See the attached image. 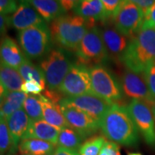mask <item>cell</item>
Wrapping results in <instances>:
<instances>
[{"mask_svg":"<svg viewBox=\"0 0 155 155\" xmlns=\"http://www.w3.org/2000/svg\"><path fill=\"white\" fill-rule=\"evenodd\" d=\"M18 147L15 145L5 118H0V152L1 155H14Z\"/></svg>","mask_w":155,"mask_h":155,"instance_id":"obj_26","label":"cell"},{"mask_svg":"<svg viewBox=\"0 0 155 155\" xmlns=\"http://www.w3.org/2000/svg\"><path fill=\"white\" fill-rule=\"evenodd\" d=\"M99 30L108 57L121 62L122 55L128 47L130 39L116 30L114 23L110 25L106 21Z\"/></svg>","mask_w":155,"mask_h":155,"instance_id":"obj_14","label":"cell"},{"mask_svg":"<svg viewBox=\"0 0 155 155\" xmlns=\"http://www.w3.org/2000/svg\"><path fill=\"white\" fill-rule=\"evenodd\" d=\"M69 127L85 139L94 135L100 129V121L84 111L68 106H61Z\"/></svg>","mask_w":155,"mask_h":155,"instance_id":"obj_13","label":"cell"},{"mask_svg":"<svg viewBox=\"0 0 155 155\" xmlns=\"http://www.w3.org/2000/svg\"><path fill=\"white\" fill-rule=\"evenodd\" d=\"M125 1L129 2L137 5L141 9H142L144 12H146L155 3V0H125Z\"/></svg>","mask_w":155,"mask_h":155,"instance_id":"obj_35","label":"cell"},{"mask_svg":"<svg viewBox=\"0 0 155 155\" xmlns=\"http://www.w3.org/2000/svg\"><path fill=\"white\" fill-rule=\"evenodd\" d=\"M61 106L73 107L84 111L100 121L114 104L106 101L94 94L64 98L58 103Z\"/></svg>","mask_w":155,"mask_h":155,"instance_id":"obj_11","label":"cell"},{"mask_svg":"<svg viewBox=\"0 0 155 155\" xmlns=\"http://www.w3.org/2000/svg\"><path fill=\"white\" fill-rule=\"evenodd\" d=\"M90 71L92 94L111 104L121 99L123 91L121 83L108 69L103 65H96L90 68Z\"/></svg>","mask_w":155,"mask_h":155,"instance_id":"obj_7","label":"cell"},{"mask_svg":"<svg viewBox=\"0 0 155 155\" xmlns=\"http://www.w3.org/2000/svg\"><path fill=\"white\" fill-rule=\"evenodd\" d=\"M45 22L32 6L25 1H19L16 11L10 16V25L17 30H23Z\"/></svg>","mask_w":155,"mask_h":155,"instance_id":"obj_15","label":"cell"},{"mask_svg":"<svg viewBox=\"0 0 155 155\" xmlns=\"http://www.w3.org/2000/svg\"><path fill=\"white\" fill-rule=\"evenodd\" d=\"M28 94L22 91L8 92L1 96V116L7 119L23 107Z\"/></svg>","mask_w":155,"mask_h":155,"instance_id":"obj_24","label":"cell"},{"mask_svg":"<svg viewBox=\"0 0 155 155\" xmlns=\"http://www.w3.org/2000/svg\"><path fill=\"white\" fill-rule=\"evenodd\" d=\"M142 27L155 28V3L145 12L144 21Z\"/></svg>","mask_w":155,"mask_h":155,"instance_id":"obj_34","label":"cell"},{"mask_svg":"<svg viewBox=\"0 0 155 155\" xmlns=\"http://www.w3.org/2000/svg\"><path fill=\"white\" fill-rule=\"evenodd\" d=\"M94 23L78 15H63L50 24L53 42L65 50H75Z\"/></svg>","mask_w":155,"mask_h":155,"instance_id":"obj_3","label":"cell"},{"mask_svg":"<svg viewBox=\"0 0 155 155\" xmlns=\"http://www.w3.org/2000/svg\"><path fill=\"white\" fill-rule=\"evenodd\" d=\"M1 96L8 92L21 91L25 81L18 69L1 63L0 68Z\"/></svg>","mask_w":155,"mask_h":155,"instance_id":"obj_20","label":"cell"},{"mask_svg":"<svg viewBox=\"0 0 155 155\" xmlns=\"http://www.w3.org/2000/svg\"><path fill=\"white\" fill-rule=\"evenodd\" d=\"M105 137L101 135L90 137L83 143L78 153L80 155H98L107 141Z\"/></svg>","mask_w":155,"mask_h":155,"instance_id":"obj_29","label":"cell"},{"mask_svg":"<svg viewBox=\"0 0 155 155\" xmlns=\"http://www.w3.org/2000/svg\"><path fill=\"white\" fill-rule=\"evenodd\" d=\"M23 108L28 114L30 122L43 119L42 105L40 103V95L29 94L25 99Z\"/></svg>","mask_w":155,"mask_h":155,"instance_id":"obj_28","label":"cell"},{"mask_svg":"<svg viewBox=\"0 0 155 155\" xmlns=\"http://www.w3.org/2000/svg\"><path fill=\"white\" fill-rule=\"evenodd\" d=\"M127 108L139 133L146 144L155 150V121L152 107L141 101L131 100Z\"/></svg>","mask_w":155,"mask_h":155,"instance_id":"obj_10","label":"cell"},{"mask_svg":"<svg viewBox=\"0 0 155 155\" xmlns=\"http://www.w3.org/2000/svg\"><path fill=\"white\" fill-rule=\"evenodd\" d=\"M84 140L85 139L77 131L71 127H67L60 131L57 145L78 152Z\"/></svg>","mask_w":155,"mask_h":155,"instance_id":"obj_25","label":"cell"},{"mask_svg":"<svg viewBox=\"0 0 155 155\" xmlns=\"http://www.w3.org/2000/svg\"><path fill=\"white\" fill-rule=\"evenodd\" d=\"M40 99L45 121L60 130L70 127L59 104L53 102L44 95L40 94Z\"/></svg>","mask_w":155,"mask_h":155,"instance_id":"obj_19","label":"cell"},{"mask_svg":"<svg viewBox=\"0 0 155 155\" xmlns=\"http://www.w3.org/2000/svg\"><path fill=\"white\" fill-rule=\"evenodd\" d=\"M73 10L75 15L84 17L94 25L96 22H104L108 19L101 0H80Z\"/></svg>","mask_w":155,"mask_h":155,"instance_id":"obj_17","label":"cell"},{"mask_svg":"<svg viewBox=\"0 0 155 155\" xmlns=\"http://www.w3.org/2000/svg\"><path fill=\"white\" fill-rule=\"evenodd\" d=\"M55 146L56 145L46 141L28 139L20 141L18 150L22 154L50 155L55 150Z\"/></svg>","mask_w":155,"mask_h":155,"instance_id":"obj_23","label":"cell"},{"mask_svg":"<svg viewBox=\"0 0 155 155\" xmlns=\"http://www.w3.org/2000/svg\"><path fill=\"white\" fill-rule=\"evenodd\" d=\"M17 39L25 55L30 60L43 58L52 50L53 40L45 22L19 31Z\"/></svg>","mask_w":155,"mask_h":155,"instance_id":"obj_4","label":"cell"},{"mask_svg":"<svg viewBox=\"0 0 155 155\" xmlns=\"http://www.w3.org/2000/svg\"><path fill=\"white\" fill-rule=\"evenodd\" d=\"M6 120L15 144L18 147L22 137L30 124V120L23 108L17 110Z\"/></svg>","mask_w":155,"mask_h":155,"instance_id":"obj_22","label":"cell"},{"mask_svg":"<svg viewBox=\"0 0 155 155\" xmlns=\"http://www.w3.org/2000/svg\"><path fill=\"white\" fill-rule=\"evenodd\" d=\"M105 9L107 19H114L125 0H101Z\"/></svg>","mask_w":155,"mask_h":155,"instance_id":"obj_30","label":"cell"},{"mask_svg":"<svg viewBox=\"0 0 155 155\" xmlns=\"http://www.w3.org/2000/svg\"><path fill=\"white\" fill-rule=\"evenodd\" d=\"M105 145L109 151L111 155H121L119 144L111 141H106Z\"/></svg>","mask_w":155,"mask_h":155,"instance_id":"obj_39","label":"cell"},{"mask_svg":"<svg viewBox=\"0 0 155 155\" xmlns=\"http://www.w3.org/2000/svg\"><path fill=\"white\" fill-rule=\"evenodd\" d=\"M58 91L68 97L92 94L90 68L80 63L73 64Z\"/></svg>","mask_w":155,"mask_h":155,"instance_id":"obj_9","label":"cell"},{"mask_svg":"<svg viewBox=\"0 0 155 155\" xmlns=\"http://www.w3.org/2000/svg\"><path fill=\"white\" fill-rule=\"evenodd\" d=\"M123 94L131 100H139L147 103L151 107L155 101L150 94L143 73H137L127 70L121 80Z\"/></svg>","mask_w":155,"mask_h":155,"instance_id":"obj_12","label":"cell"},{"mask_svg":"<svg viewBox=\"0 0 155 155\" xmlns=\"http://www.w3.org/2000/svg\"><path fill=\"white\" fill-rule=\"evenodd\" d=\"M65 12L74 9L80 0H58Z\"/></svg>","mask_w":155,"mask_h":155,"instance_id":"obj_37","label":"cell"},{"mask_svg":"<svg viewBox=\"0 0 155 155\" xmlns=\"http://www.w3.org/2000/svg\"><path fill=\"white\" fill-rule=\"evenodd\" d=\"M18 7L16 0H0V12L1 14L8 15L14 13Z\"/></svg>","mask_w":155,"mask_h":155,"instance_id":"obj_33","label":"cell"},{"mask_svg":"<svg viewBox=\"0 0 155 155\" xmlns=\"http://www.w3.org/2000/svg\"><path fill=\"white\" fill-rule=\"evenodd\" d=\"M145 12L134 4L125 1L113 19V23L121 34L129 39L140 32L144 24Z\"/></svg>","mask_w":155,"mask_h":155,"instance_id":"obj_8","label":"cell"},{"mask_svg":"<svg viewBox=\"0 0 155 155\" xmlns=\"http://www.w3.org/2000/svg\"><path fill=\"white\" fill-rule=\"evenodd\" d=\"M72 65L68 52L61 48L52 49L42 58L40 68L48 90H58Z\"/></svg>","mask_w":155,"mask_h":155,"instance_id":"obj_5","label":"cell"},{"mask_svg":"<svg viewBox=\"0 0 155 155\" xmlns=\"http://www.w3.org/2000/svg\"><path fill=\"white\" fill-rule=\"evenodd\" d=\"M143 74L150 94L155 99V64L151 65Z\"/></svg>","mask_w":155,"mask_h":155,"instance_id":"obj_32","label":"cell"},{"mask_svg":"<svg viewBox=\"0 0 155 155\" xmlns=\"http://www.w3.org/2000/svg\"><path fill=\"white\" fill-rule=\"evenodd\" d=\"M122 62L128 69L144 73L155 64V28L142 27L140 32L130 39Z\"/></svg>","mask_w":155,"mask_h":155,"instance_id":"obj_2","label":"cell"},{"mask_svg":"<svg viewBox=\"0 0 155 155\" xmlns=\"http://www.w3.org/2000/svg\"><path fill=\"white\" fill-rule=\"evenodd\" d=\"M60 129L48 124L45 120L30 122L28 130L22 137V140L36 139L48 141L57 145ZM21 140V141H22Z\"/></svg>","mask_w":155,"mask_h":155,"instance_id":"obj_16","label":"cell"},{"mask_svg":"<svg viewBox=\"0 0 155 155\" xmlns=\"http://www.w3.org/2000/svg\"><path fill=\"white\" fill-rule=\"evenodd\" d=\"M50 155H80L76 151L68 150L62 147H58Z\"/></svg>","mask_w":155,"mask_h":155,"instance_id":"obj_38","label":"cell"},{"mask_svg":"<svg viewBox=\"0 0 155 155\" xmlns=\"http://www.w3.org/2000/svg\"><path fill=\"white\" fill-rule=\"evenodd\" d=\"M18 71L25 81H36L45 88L46 83L40 66L35 65L27 57L23 63L19 68Z\"/></svg>","mask_w":155,"mask_h":155,"instance_id":"obj_27","label":"cell"},{"mask_svg":"<svg viewBox=\"0 0 155 155\" xmlns=\"http://www.w3.org/2000/svg\"><path fill=\"white\" fill-rule=\"evenodd\" d=\"M152 112H153V115H154V121H155V101H154V104H153V105L152 106Z\"/></svg>","mask_w":155,"mask_h":155,"instance_id":"obj_41","label":"cell"},{"mask_svg":"<svg viewBox=\"0 0 155 155\" xmlns=\"http://www.w3.org/2000/svg\"><path fill=\"white\" fill-rule=\"evenodd\" d=\"M100 129L108 141L124 146H135L139 131L126 106L114 104L100 120Z\"/></svg>","mask_w":155,"mask_h":155,"instance_id":"obj_1","label":"cell"},{"mask_svg":"<svg viewBox=\"0 0 155 155\" xmlns=\"http://www.w3.org/2000/svg\"><path fill=\"white\" fill-rule=\"evenodd\" d=\"M10 25V16L7 15L1 14L0 16V32L2 35L6 34L7 28Z\"/></svg>","mask_w":155,"mask_h":155,"instance_id":"obj_36","label":"cell"},{"mask_svg":"<svg viewBox=\"0 0 155 155\" xmlns=\"http://www.w3.org/2000/svg\"><path fill=\"white\" fill-rule=\"evenodd\" d=\"M98 155H111L110 154L109 151H108V148L106 147L105 144H104V147H103V148L101 149V152Z\"/></svg>","mask_w":155,"mask_h":155,"instance_id":"obj_40","label":"cell"},{"mask_svg":"<svg viewBox=\"0 0 155 155\" xmlns=\"http://www.w3.org/2000/svg\"><path fill=\"white\" fill-rule=\"evenodd\" d=\"M25 1L35 9L45 22H51L66 12L58 0H19Z\"/></svg>","mask_w":155,"mask_h":155,"instance_id":"obj_21","label":"cell"},{"mask_svg":"<svg viewBox=\"0 0 155 155\" xmlns=\"http://www.w3.org/2000/svg\"><path fill=\"white\" fill-rule=\"evenodd\" d=\"M75 55L78 63L86 66L102 65L108 61L109 57L99 28L95 26L87 32L75 50Z\"/></svg>","mask_w":155,"mask_h":155,"instance_id":"obj_6","label":"cell"},{"mask_svg":"<svg viewBox=\"0 0 155 155\" xmlns=\"http://www.w3.org/2000/svg\"><path fill=\"white\" fill-rule=\"evenodd\" d=\"M0 55L2 63L16 69H19L26 58L19 46L9 37L2 40Z\"/></svg>","mask_w":155,"mask_h":155,"instance_id":"obj_18","label":"cell"},{"mask_svg":"<svg viewBox=\"0 0 155 155\" xmlns=\"http://www.w3.org/2000/svg\"><path fill=\"white\" fill-rule=\"evenodd\" d=\"M21 155H33V154H21Z\"/></svg>","mask_w":155,"mask_h":155,"instance_id":"obj_43","label":"cell"},{"mask_svg":"<svg viewBox=\"0 0 155 155\" xmlns=\"http://www.w3.org/2000/svg\"><path fill=\"white\" fill-rule=\"evenodd\" d=\"M128 155H142V154H139V153H129Z\"/></svg>","mask_w":155,"mask_h":155,"instance_id":"obj_42","label":"cell"},{"mask_svg":"<svg viewBox=\"0 0 155 155\" xmlns=\"http://www.w3.org/2000/svg\"><path fill=\"white\" fill-rule=\"evenodd\" d=\"M43 87L36 81H25L23 83L21 91L24 92L26 94H32V95H40V93L45 90Z\"/></svg>","mask_w":155,"mask_h":155,"instance_id":"obj_31","label":"cell"}]
</instances>
